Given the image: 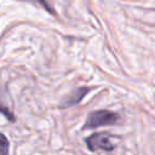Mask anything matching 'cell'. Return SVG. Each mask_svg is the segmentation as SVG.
Here are the masks:
<instances>
[{
    "instance_id": "1",
    "label": "cell",
    "mask_w": 155,
    "mask_h": 155,
    "mask_svg": "<svg viewBox=\"0 0 155 155\" xmlns=\"http://www.w3.org/2000/svg\"><path fill=\"white\" fill-rule=\"evenodd\" d=\"M119 120V115L109 110H97L91 113L85 122V127L94 128L104 125H114Z\"/></svg>"
},
{
    "instance_id": "2",
    "label": "cell",
    "mask_w": 155,
    "mask_h": 155,
    "mask_svg": "<svg viewBox=\"0 0 155 155\" xmlns=\"http://www.w3.org/2000/svg\"><path fill=\"white\" fill-rule=\"evenodd\" d=\"M87 147L90 150L94 151V150H107V151H111L114 149V145L110 140V137L105 133H96L90 136L86 139Z\"/></svg>"
},
{
    "instance_id": "3",
    "label": "cell",
    "mask_w": 155,
    "mask_h": 155,
    "mask_svg": "<svg viewBox=\"0 0 155 155\" xmlns=\"http://www.w3.org/2000/svg\"><path fill=\"white\" fill-rule=\"evenodd\" d=\"M87 92H88V88H86V87H82V88L76 90V91L69 97V99L67 101L65 105H74V104L79 103V102L85 97V94H86Z\"/></svg>"
},
{
    "instance_id": "4",
    "label": "cell",
    "mask_w": 155,
    "mask_h": 155,
    "mask_svg": "<svg viewBox=\"0 0 155 155\" xmlns=\"http://www.w3.org/2000/svg\"><path fill=\"white\" fill-rule=\"evenodd\" d=\"M1 153L5 155V154H7V149H8V142H7V139H6V137H5V134H1Z\"/></svg>"
},
{
    "instance_id": "5",
    "label": "cell",
    "mask_w": 155,
    "mask_h": 155,
    "mask_svg": "<svg viewBox=\"0 0 155 155\" xmlns=\"http://www.w3.org/2000/svg\"><path fill=\"white\" fill-rule=\"evenodd\" d=\"M28 1H33V2H35V4H38V5H40V6H42L45 10H47V11H52L51 7L48 6V4H47L45 0H28Z\"/></svg>"
}]
</instances>
